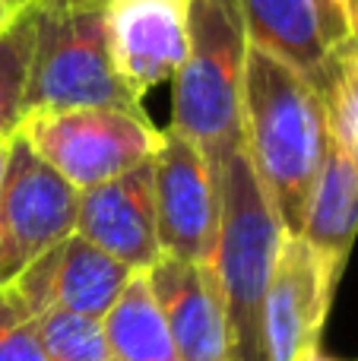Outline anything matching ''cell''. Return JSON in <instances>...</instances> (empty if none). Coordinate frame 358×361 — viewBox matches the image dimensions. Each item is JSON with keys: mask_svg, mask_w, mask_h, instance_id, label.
I'll list each match as a JSON object with an SVG mask.
<instances>
[{"mask_svg": "<svg viewBox=\"0 0 358 361\" xmlns=\"http://www.w3.org/2000/svg\"><path fill=\"white\" fill-rule=\"evenodd\" d=\"M241 140L289 235H302L317 175L330 152L323 92L289 61L251 44L241 89Z\"/></svg>", "mask_w": 358, "mask_h": 361, "instance_id": "cell-1", "label": "cell"}, {"mask_svg": "<svg viewBox=\"0 0 358 361\" xmlns=\"http://www.w3.org/2000/svg\"><path fill=\"white\" fill-rule=\"evenodd\" d=\"M209 162L219 187V238L213 269L226 305L228 361H270L266 292L289 231L283 228L254 171L245 140Z\"/></svg>", "mask_w": 358, "mask_h": 361, "instance_id": "cell-2", "label": "cell"}, {"mask_svg": "<svg viewBox=\"0 0 358 361\" xmlns=\"http://www.w3.org/2000/svg\"><path fill=\"white\" fill-rule=\"evenodd\" d=\"M238 0H187V54L171 76V127L216 159L241 140V89L247 67Z\"/></svg>", "mask_w": 358, "mask_h": 361, "instance_id": "cell-3", "label": "cell"}, {"mask_svg": "<svg viewBox=\"0 0 358 361\" xmlns=\"http://www.w3.org/2000/svg\"><path fill=\"white\" fill-rule=\"evenodd\" d=\"M35 48L25 86V114L70 108H124L143 111L118 73L101 6L32 4Z\"/></svg>", "mask_w": 358, "mask_h": 361, "instance_id": "cell-4", "label": "cell"}, {"mask_svg": "<svg viewBox=\"0 0 358 361\" xmlns=\"http://www.w3.org/2000/svg\"><path fill=\"white\" fill-rule=\"evenodd\" d=\"M19 133L76 190H89L149 162L162 140V130L143 111L124 108L35 111L25 114Z\"/></svg>", "mask_w": 358, "mask_h": 361, "instance_id": "cell-5", "label": "cell"}, {"mask_svg": "<svg viewBox=\"0 0 358 361\" xmlns=\"http://www.w3.org/2000/svg\"><path fill=\"white\" fill-rule=\"evenodd\" d=\"M80 190L16 130L0 184V288L76 231Z\"/></svg>", "mask_w": 358, "mask_h": 361, "instance_id": "cell-6", "label": "cell"}, {"mask_svg": "<svg viewBox=\"0 0 358 361\" xmlns=\"http://www.w3.org/2000/svg\"><path fill=\"white\" fill-rule=\"evenodd\" d=\"M152 184L162 257L213 263L219 238V187L213 162L187 137L162 130L152 156Z\"/></svg>", "mask_w": 358, "mask_h": 361, "instance_id": "cell-7", "label": "cell"}, {"mask_svg": "<svg viewBox=\"0 0 358 361\" xmlns=\"http://www.w3.org/2000/svg\"><path fill=\"white\" fill-rule=\"evenodd\" d=\"M336 279L340 269L302 235L285 238L266 292L270 361H308L321 352Z\"/></svg>", "mask_w": 358, "mask_h": 361, "instance_id": "cell-8", "label": "cell"}, {"mask_svg": "<svg viewBox=\"0 0 358 361\" xmlns=\"http://www.w3.org/2000/svg\"><path fill=\"white\" fill-rule=\"evenodd\" d=\"M130 276V267L73 231L63 244L32 263L19 279H13L10 288L32 317L44 307H63L82 317L105 320Z\"/></svg>", "mask_w": 358, "mask_h": 361, "instance_id": "cell-9", "label": "cell"}, {"mask_svg": "<svg viewBox=\"0 0 358 361\" xmlns=\"http://www.w3.org/2000/svg\"><path fill=\"white\" fill-rule=\"evenodd\" d=\"M76 235L111 254L133 273H146L156 267L162 247L156 231L152 159L105 184L80 190Z\"/></svg>", "mask_w": 358, "mask_h": 361, "instance_id": "cell-10", "label": "cell"}, {"mask_svg": "<svg viewBox=\"0 0 358 361\" xmlns=\"http://www.w3.org/2000/svg\"><path fill=\"white\" fill-rule=\"evenodd\" d=\"M105 25L121 80L143 99L187 54V0H108Z\"/></svg>", "mask_w": 358, "mask_h": 361, "instance_id": "cell-11", "label": "cell"}, {"mask_svg": "<svg viewBox=\"0 0 358 361\" xmlns=\"http://www.w3.org/2000/svg\"><path fill=\"white\" fill-rule=\"evenodd\" d=\"M149 286L165 314L178 361H228V324L213 263L159 257Z\"/></svg>", "mask_w": 358, "mask_h": 361, "instance_id": "cell-12", "label": "cell"}, {"mask_svg": "<svg viewBox=\"0 0 358 361\" xmlns=\"http://www.w3.org/2000/svg\"><path fill=\"white\" fill-rule=\"evenodd\" d=\"M238 4L251 44L289 61L323 92L333 44L314 0H238Z\"/></svg>", "mask_w": 358, "mask_h": 361, "instance_id": "cell-13", "label": "cell"}, {"mask_svg": "<svg viewBox=\"0 0 358 361\" xmlns=\"http://www.w3.org/2000/svg\"><path fill=\"white\" fill-rule=\"evenodd\" d=\"M358 235V165L336 143L323 159L304 212L302 238L342 273Z\"/></svg>", "mask_w": 358, "mask_h": 361, "instance_id": "cell-14", "label": "cell"}, {"mask_svg": "<svg viewBox=\"0 0 358 361\" xmlns=\"http://www.w3.org/2000/svg\"><path fill=\"white\" fill-rule=\"evenodd\" d=\"M111 361H178L149 273H133L101 320Z\"/></svg>", "mask_w": 358, "mask_h": 361, "instance_id": "cell-15", "label": "cell"}, {"mask_svg": "<svg viewBox=\"0 0 358 361\" xmlns=\"http://www.w3.org/2000/svg\"><path fill=\"white\" fill-rule=\"evenodd\" d=\"M35 48V10L25 6L0 32V143L16 137L25 121V86Z\"/></svg>", "mask_w": 358, "mask_h": 361, "instance_id": "cell-16", "label": "cell"}, {"mask_svg": "<svg viewBox=\"0 0 358 361\" xmlns=\"http://www.w3.org/2000/svg\"><path fill=\"white\" fill-rule=\"evenodd\" d=\"M35 330L48 361H111L105 343V326L95 317L44 307L35 314Z\"/></svg>", "mask_w": 358, "mask_h": 361, "instance_id": "cell-17", "label": "cell"}, {"mask_svg": "<svg viewBox=\"0 0 358 361\" xmlns=\"http://www.w3.org/2000/svg\"><path fill=\"white\" fill-rule=\"evenodd\" d=\"M327 121L333 143L358 165V44L346 42L333 51L323 82Z\"/></svg>", "mask_w": 358, "mask_h": 361, "instance_id": "cell-18", "label": "cell"}, {"mask_svg": "<svg viewBox=\"0 0 358 361\" xmlns=\"http://www.w3.org/2000/svg\"><path fill=\"white\" fill-rule=\"evenodd\" d=\"M0 361H48L35 317L10 286L0 288Z\"/></svg>", "mask_w": 358, "mask_h": 361, "instance_id": "cell-19", "label": "cell"}, {"mask_svg": "<svg viewBox=\"0 0 358 361\" xmlns=\"http://www.w3.org/2000/svg\"><path fill=\"white\" fill-rule=\"evenodd\" d=\"M317 10H321L323 29H327V38L333 44V51L340 44L349 42V19H346V0H314Z\"/></svg>", "mask_w": 358, "mask_h": 361, "instance_id": "cell-20", "label": "cell"}, {"mask_svg": "<svg viewBox=\"0 0 358 361\" xmlns=\"http://www.w3.org/2000/svg\"><path fill=\"white\" fill-rule=\"evenodd\" d=\"M346 19H349V42L358 44V0H346Z\"/></svg>", "mask_w": 358, "mask_h": 361, "instance_id": "cell-21", "label": "cell"}, {"mask_svg": "<svg viewBox=\"0 0 358 361\" xmlns=\"http://www.w3.org/2000/svg\"><path fill=\"white\" fill-rule=\"evenodd\" d=\"M19 13H23V10H16V6H10L6 0H0V32H4L6 25H10L13 19L19 16Z\"/></svg>", "mask_w": 358, "mask_h": 361, "instance_id": "cell-22", "label": "cell"}, {"mask_svg": "<svg viewBox=\"0 0 358 361\" xmlns=\"http://www.w3.org/2000/svg\"><path fill=\"white\" fill-rule=\"evenodd\" d=\"M32 4H67V6H101L105 10L108 0H32Z\"/></svg>", "mask_w": 358, "mask_h": 361, "instance_id": "cell-23", "label": "cell"}, {"mask_svg": "<svg viewBox=\"0 0 358 361\" xmlns=\"http://www.w3.org/2000/svg\"><path fill=\"white\" fill-rule=\"evenodd\" d=\"M10 143H13V137L0 143V184H4V175H6V162H10Z\"/></svg>", "mask_w": 358, "mask_h": 361, "instance_id": "cell-24", "label": "cell"}, {"mask_svg": "<svg viewBox=\"0 0 358 361\" xmlns=\"http://www.w3.org/2000/svg\"><path fill=\"white\" fill-rule=\"evenodd\" d=\"M308 361H349V358H330V355H323V352H317V355H311Z\"/></svg>", "mask_w": 358, "mask_h": 361, "instance_id": "cell-25", "label": "cell"}, {"mask_svg": "<svg viewBox=\"0 0 358 361\" xmlns=\"http://www.w3.org/2000/svg\"><path fill=\"white\" fill-rule=\"evenodd\" d=\"M10 6H16V10H25V6H32V0H6Z\"/></svg>", "mask_w": 358, "mask_h": 361, "instance_id": "cell-26", "label": "cell"}]
</instances>
